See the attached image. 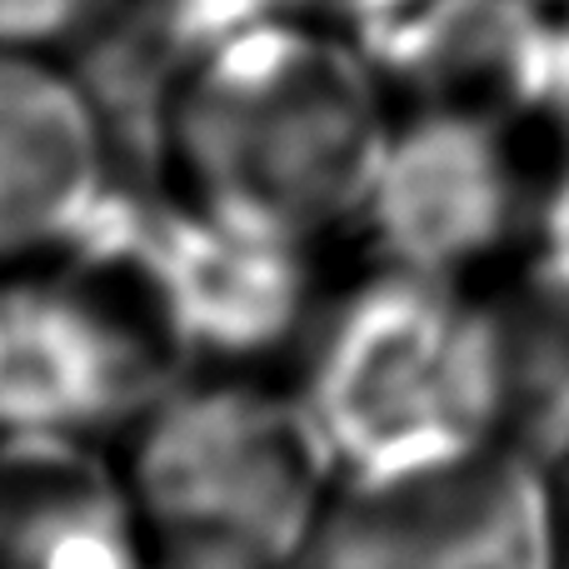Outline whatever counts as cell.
<instances>
[{
  "mask_svg": "<svg viewBox=\"0 0 569 569\" xmlns=\"http://www.w3.org/2000/svg\"><path fill=\"white\" fill-rule=\"evenodd\" d=\"M390 126V86L355 30L266 10L160 90L136 146L150 186L320 250L360 230Z\"/></svg>",
  "mask_w": 569,
  "mask_h": 569,
  "instance_id": "obj_1",
  "label": "cell"
},
{
  "mask_svg": "<svg viewBox=\"0 0 569 569\" xmlns=\"http://www.w3.org/2000/svg\"><path fill=\"white\" fill-rule=\"evenodd\" d=\"M300 395L340 480L425 470L505 440V330L470 280L365 270L305 335Z\"/></svg>",
  "mask_w": 569,
  "mask_h": 569,
  "instance_id": "obj_2",
  "label": "cell"
},
{
  "mask_svg": "<svg viewBox=\"0 0 569 569\" xmlns=\"http://www.w3.org/2000/svg\"><path fill=\"white\" fill-rule=\"evenodd\" d=\"M126 485L156 550L290 569L325 520L340 465L300 385L190 370L126 435Z\"/></svg>",
  "mask_w": 569,
  "mask_h": 569,
  "instance_id": "obj_3",
  "label": "cell"
},
{
  "mask_svg": "<svg viewBox=\"0 0 569 569\" xmlns=\"http://www.w3.org/2000/svg\"><path fill=\"white\" fill-rule=\"evenodd\" d=\"M186 360L126 284L76 266L0 280V430L110 440L180 380Z\"/></svg>",
  "mask_w": 569,
  "mask_h": 569,
  "instance_id": "obj_4",
  "label": "cell"
},
{
  "mask_svg": "<svg viewBox=\"0 0 569 569\" xmlns=\"http://www.w3.org/2000/svg\"><path fill=\"white\" fill-rule=\"evenodd\" d=\"M550 150L520 126L465 110H395L355 236L375 266L480 280L535 230Z\"/></svg>",
  "mask_w": 569,
  "mask_h": 569,
  "instance_id": "obj_5",
  "label": "cell"
},
{
  "mask_svg": "<svg viewBox=\"0 0 569 569\" xmlns=\"http://www.w3.org/2000/svg\"><path fill=\"white\" fill-rule=\"evenodd\" d=\"M290 569H555L550 470L495 440L425 470L340 480Z\"/></svg>",
  "mask_w": 569,
  "mask_h": 569,
  "instance_id": "obj_6",
  "label": "cell"
},
{
  "mask_svg": "<svg viewBox=\"0 0 569 569\" xmlns=\"http://www.w3.org/2000/svg\"><path fill=\"white\" fill-rule=\"evenodd\" d=\"M126 126L70 56L0 50V280L50 270L130 180Z\"/></svg>",
  "mask_w": 569,
  "mask_h": 569,
  "instance_id": "obj_7",
  "label": "cell"
},
{
  "mask_svg": "<svg viewBox=\"0 0 569 569\" xmlns=\"http://www.w3.org/2000/svg\"><path fill=\"white\" fill-rule=\"evenodd\" d=\"M565 6L569 0H415L360 40L395 110H465L540 140Z\"/></svg>",
  "mask_w": 569,
  "mask_h": 569,
  "instance_id": "obj_8",
  "label": "cell"
},
{
  "mask_svg": "<svg viewBox=\"0 0 569 569\" xmlns=\"http://www.w3.org/2000/svg\"><path fill=\"white\" fill-rule=\"evenodd\" d=\"M126 470L90 440L0 430V569H146Z\"/></svg>",
  "mask_w": 569,
  "mask_h": 569,
  "instance_id": "obj_9",
  "label": "cell"
},
{
  "mask_svg": "<svg viewBox=\"0 0 569 569\" xmlns=\"http://www.w3.org/2000/svg\"><path fill=\"white\" fill-rule=\"evenodd\" d=\"M276 0H106L76 66L110 100L126 136L140 140L156 96L206 50L250 26Z\"/></svg>",
  "mask_w": 569,
  "mask_h": 569,
  "instance_id": "obj_10",
  "label": "cell"
},
{
  "mask_svg": "<svg viewBox=\"0 0 569 569\" xmlns=\"http://www.w3.org/2000/svg\"><path fill=\"white\" fill-rule=\"evenodd\" d=\"M106 0H0V50L80 56Z\"/></svg>",
  "mask_w": 569,
  "mask_h": 569,
  "instance_id": "obj_11",
  "label": "cell"
},
{
  "mask_svg": "<svg viewBox=\"0 0 569 569\" xmlns=\"http://www.w3.org/2000/svg\"><path fill=\"white\" fill-rule=\"evenodd\" d=\"M280 10H300V16H315V20H330V26H345L355 30V36H365V30L385 26L390 16H400L405 6H415V0H276Z\"/></svg>",
  "mask_w": 569,
  "mask_h": 569,
  "instance_id": "obj_12",
  "label": "cell"
},
{
  "mask_svg": "<svg viewBox=\"0 0 569 569\" xmlns=\"http://www.w3.org/2000/svg\"><path fill=\"white\" fill-rule=\"evenodd\" d=\"M550 495H555V569H569V455L550 465Z\"/></svg>",
  "mask_w": 569,
  "mask_h": 569,
  "instance_id": "obj_13",
  "label": "cell"
},
{
  "mask_svg": "<svg viewBox=\"0 0 569 569\" xmlns=\"http://www.w3.org/2000/svg\"><path fill=\"white\" fill-rule=\"evenodd\" d=\"M146 569H266V565L230 560V555H206V550H156Z\"/></svg>",
  "mask_w": 569,
  "mask_h": 569,
  "instance_id": "obj_14",
  "label": "cell"
}]
</instances>
